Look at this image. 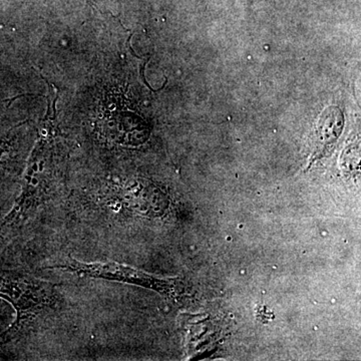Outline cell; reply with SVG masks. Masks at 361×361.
<instances>
[{"label": "cell", "mask_w": 361, "mask_h": 361, "mask_svg": "<svg viewBox=\"0 0 361 361\" xmlns=\"http://www.w3.org/2000/svg\"><path fill=\"white\" fill-rule=\"evenodd\" d=\"M343 129V116L337 108H330L318 123L312 141L310 164L332 151Z\"/></svg>", "instance_id": "obj_3"}, {"label": "cell", "mask_w": 361, "mask_h": 361, "mask_svg": "<svg viewBox=\"0 0 361 361\" xmlns=\"http://www.w3.org/2000/svg\"><path fill=\"white\" fill-rule=\"evenodd\" d=\"M59 269L78 276L96 278L106 281L135 285L156 291L166 298L177 301L185 293V284L179 278H161L130 266L116 262H82L77 259H61L47 269Z\"/></svg>", "instance_id": "obj_1"}, {"label": "cell", "mask_w": 361, "mask_h": 361, "mask_svg": "<svg viewBox=\"0 0 361 361\" xmlns=\"http://www.w3.org/2000/svg\"><path fill=\"white\" fill-rule=\"evenodd\" d=\"M4 147H6V145H4V142H1V144H0V158H1L2 154L6 152Z\"/></svg>", "instance_id": "obj_4"}, {"label": "cell", "mask_w": 361, "mask_h": 361, "mask_svg": "<svg viewBox=\"0 0 361 361\" xmlns=\"http://www.w3.org/2000/svg\"><path fill=\"white\" fill-rule=\"evenodd\" d=\"M0 298L13 305L16 319L11 331L59 305L56 285L27 273L0 271Z\"/></svg>", "instance_id": "obj_2"}]
</instances>
